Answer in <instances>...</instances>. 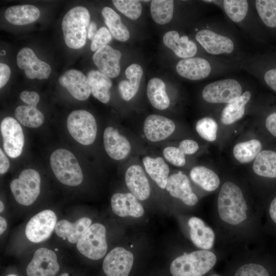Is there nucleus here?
Listing matches in <instances>:
<instances>
[{"mask_svg":"<svg viewBox=\"0 0 276 276\" xmlns=\"http://www.w3.org/2000/svg\"><path fill=\"white\" fill-rule=\"evenodd\" d=\"M235 27L229 20L211 18L205 27L195 29V38L211 57L240 67V63L248 55Z\"/></svg>","mask_w":276,"mask_h":276,"instance_id":"f257e3e1","label":"nucleus"},{"mask_svg":"<svg viewBox=\"0 0 276 276\" xmlns=\"http://www.w3.org/2000/svg\"><path fill=\"white\" fill-rule=\"evenodd\" d=\"M239 67L212 57H193L180 59L176 64V70L180 76L197 81L225 74Z\"/></svg>","mask_w":276,"mask_h":276,"instance_id":"f03ea898","label":"nucleus"},{"mask_svg":"<svg viewBox=\"0 0 276 276\" xmlns=\"http://www.w3.org/2000/svg\"><path fill=\"white\" fill-rule=\"evenodd\" d=\"M218 213L224 222L236 225L247 217V205L241 189L233 182H224L217 200Z\"/></svg>","mask_w":276,"mask_h":276,"instance_id":"7ed1b4c3","label":"nucleus"},{"mask_svg":"<svg viewBox=\"0 0 276 276\" xmlns=\"http://www.w3.org/2000/svg\"><path fill=\"white\" fill-rule=\"evenodd\" d=\"M216 262V256L212 251L198 250L175 258L170 270L173 276H203L213 268Z\"/></svg>","mask_w":276,"mask_h":276,"instance_id":"20e7f679","label":"nucleus"},{"mask_svg":"<svg viewBox=\"0 0 276 276\" xmlns=\"http://www.w3.org/2000/svg\"><path fill=\"white\" fill-rule=\"evenodd\" d=\"M90 18L88 10L82 6L75 7L65 14L62 21V29L67 47L78 49L85 45Z\"/></svg>","mask_w":276,"mask_h":276,"instance_id":"39448f33","label":"nucleus"},{"mask_svg":"<svg viewBox=\"0 0 276 276\" xmlns=\"http://www.w3.org/2000/svg\"><path fill=\"white\" fill-rule=\"evenodd\" d=\"M220 7L224 11L228 20L241 30L252 40L255 37V10L251 1L223 0L203 1Z\"/></svg>","mask_w":276,"mask_h":276,"instance_id":"423d86ee","label":"nucleus"},{"mask_svg":"<svg viewBox=\"0 0 276 276\" xmlns=\"http://www.w3.org/2000/svg\"><path fill=\"white\" fill-rule=\"evenodd\" d=\"M52 170L57 179L69 186L81 183L83 176L79 163L74 155L64 149L55 150L50 156Z\"/></svg>","mask_w":276,"mask_h":276,"instance_id":"0eeeda50","label":"nucleus"},{"mask_svg":"<svg viewBox=\"0 0 276 276\" xmlns=\"http://www.w3.org/2000/svg\"><path fill=\"white\" fill-rule=\"evenodd\" d=\"M67 128L71 135L80 144L87 146L95 141L97 125L94 116L85 110L72 111L67 119Z\"/></svg>","mask_w":276,"mask_h":276,"instance_id":"6e6552de","label":"nucleus"},{"mask_svg":"<svg viewBox=\"0 0 276 276\" xmlns=\"http://www.w3.org/2000/svg\"><path fill=\"white\" fill-rule=\"evenodd\" d=\"M241 82L235 78H228L213 81L206 84L202 91V97L211 104H228L243 93Z\"/></svg>","mask_w":276,"mask_h":276,"instance_id":"1a4fd4ad","label":"nucleus"},{"mask_svg":"<svg viewBox=\"0 0 276 276\" xmlns=\"http://www.w3.org/2000/svg\"><path fill=\"white\" fill-rule=\"evenodd\" d=\"M40 176L32 169L24 170L18 178L11 181V191L16 201L28 206L33 204L40 194Z\"/></svg>","mask_w":276,"mask_h":276,"instance_id":"9d476101","label":"nucleus"},{"mask_svg":"<svg viewBox=\"0 0 276 276\" xmlns=\"http://www.w3.org/2000/svg\"><path fill=\"white\" fill-rule=\"evenodd\" d=\"M106 233V228L102 224H91L78 240V250L90 259L97 260L102 258L107 250Z\"/></svg>","mask_w":276,"mask_h":276,"instance_id":"9b49d317","label":"nucleus"},{"mask_svg":"<svg viewBox=\"0 0 276 276\" xmlns=\"http://www.w3.org/2000/svg\"><path fill=\"white\" fill-rule=\"evenodd\" d=\"M56 224L55 213L50 210H43L29 221L26 226V236L32 242L44 241L50 237Z\"/></svg>","mask_w":276,"mask_h":276,"instance_id":"f8f14e48","label":"nucleus"},{"mask_svg":"<svg viewBox=\"0 0 276 276\" xmlns=\"http://www.w3.org/2000/svg\"><path fill=\"white\" fill-rule=\"evenodd\" d=\"M21 100L28 104V106L20 105L15 110V117L21 125L30 128H37L44 121L43 113L36 108L39 101V94L35 91L25 90L19 95Z\"/></svg>","mask_w":276,"mask_h":276,"instance_id":"ddd939ff","label":"nucleus"},{"mask_svg":"<svg viewBox=\"0 0 276 276\" xmlns=\"http://www.w3.org/2000/svg\"><path fill=\"white\" fill-rule=\"evenodd\" d=\"M3 148L11 158L18 157L22 151L25 138L21 125L13 118H5L1 123Z\"/></svg>","mask_w":276,"mask_h":276,"instance_id":"4468645a","label":"nucleus"},{"mask_svg":"<svg viewBox=\"0 0 276 276\" xmlns=\"http://www.w3.org/2000/svg\"><path fill=\"white\" fill-rule=\"evenodd\" d=\"M59 268L55 252L47 248H40L34 253L26 272L28 276H53Z\"/></svg>","mask_w":276,"mask_h":276,"instance_id":"2eb2a0df","label":"nucleus"},{"mask_svg":"<svg viewBox=\"0 0 276 276\" xmlns=\"http://www.w3.org/2000/svg\"><path fill=\"white\" fill-rule=\"evenodd\" d=\"M133 263L132 254L123 247H117L105 257L103 269L107 276H128Z\"/></svg>","mask_w":276,"mask_h":276,"instance_id":"dca6fc26","label":"nucleus"},{"mask_svg":"<svg viewBox=\"0 0 276 276\" xmlns=\"http://www.w3.org/2000/svg\"><path fill=\"white\" fill-rule=\"evenodd\" d=\"M16 62L18 67L24 70L26 77L29 79H47L51 72L50 65L39 59L29 48H24L18 52Z\"/></svg>","mask_w":276,"mask_h":276,"instance_id":"f3484780","label":"nucleus"},{"mask_svg":"<svg viewBox=\"0 0 276 276\" xmlns=\"http://www.w3.org/2000/svg\"><path fill=\"white\" fill-rule=\"evenodd\" d=\"M58 81L78 100L84 101L91 94L87 77L80 71L75 69L68 70L59 78Z\"/></svg>","mask_w":276,"mask_h":276,"instance_id":"a211bd4d","label":"nucleus"},{"mask_svg":"<svg viewBox=\"0 0 276 276\" xmlns=\"http://www.w3.org/2000/svg\"><path fill=\"white\" fill-rule=\"evenodd\" d=\"M121 56L120 51L106 45L95 52L93 60L99 71L109 78H114L120 73Z\"/></svg>","mask_w":276,"mask_h":276,"instance_id":"6ab92c4d","label":"nucleus"},{"mask_svg":"<svg viewBox=\"0 0 276 276\" xmlns=\"http://www.w3.org/2000/svg\"><path fill=\"white\" fill-rule=\"evenodd\" d=\"M175 129V124L172 120L157 114L149 115L144 123L145 135L151 142H159L167 139Z\"/></svg>","mask_w":276,"mask_h":276,"instance_id":"aec40b11","label":"nucleus"},{"mask_svg":"<svg viewBox=\"0 0 276 276\" xmlns=\"http://www.w3.org/2000/svg\"><path fill=\"white\" fill-rule=\"evenodd\" d=\"M166 189L171 196L180 199L187 205L193 206L198 202V198L192 191L188 177L181 172L169 177Z\"/></svg>","mask_w":276,"mask_h":276,"instance_id":"412c9836","label":"nucleus"},{"mask_svg":"<svg viewBox=\"0 0 276 276\" xmlns=\"http://www.w3.org/2000/svg\"><path fill=\"white\" fill-rule=\"evenodd\" d=\"M103 144L107 154L115 160L125 158L131 151V145L127 139L111 126L104 131Z\"/></svg>","mask_w":276,"mask_h":276,"instance_id":"4be33fe9","label":"nucleus"},{"mask_svg":"<svg viewBox=\"0 0 276 276\" xmlns=\"http://www.w3.org/2000/svg\"><path fill=\"white\" fill-rule=\"evenodd\" d=\"M112 211L116 215L124 217L142 216L144 210L138 199L131 193H117L111 198Z\"/></svg>","mask_w":276,"mask_h":276,"instance_id":"5701e85b","label":"nucleus"},{"mask_svg":"<svg viewBox=\"0 0 276 276\" xmlns=\"http://www.w3.org/2000/svg\"><path fill=\"white\" fill-rule=\"evenodd\" d=\"M126 186L131 193L139 200L147 199L150 195V186L143 168L133 165L127 169L125 174Z\"/></svg>","mask_w":276,"mask_h":276,"instance_id":"b1692460","label":"nucleus"},{"mask_svg":"<svg viewBox=\"0 0 276 276\" xmlns=\"http://www.w3.org/2000/svg\"><path fill=\"white\" fill-rule=\"evenodd\" d=\"M164 44L171 50L175 55L181 59L194 57L198 51L196 43L187 35L180 36L175 30L167 32L163 36Z\"/></svg>","mask_w":276,"mask_h":276,"instance_id":"393cba45","label":"nucleus"},{"mask_svg":"<svg viewBox=\"0 0 276 276\" xmlns=\"http://www.w3.org/2000/svg\"><path fill=\"white\" fill-rule=\"evenodd\" d=\"M188 225L191 239L196 247L207 250L213 247L215 233L202 219L196 217H191L188 221Z\"/></svg>","mask_w":276,"mask_h":276,"instance_id":"a878e982","label":"nucleus"},{"mask_svg":"<svg viewBox=\"0 0 276 276\" xmlns=\"http://www.w3.org/2000/svg\"><path fill=\"white\" fill-rule=\"evenodd\" d=\"M91 224V220L87 217H81L73 223L61 220L56 225L55 233L59 237L67 239L70 243H76Z\"/></svg>","mask_w":276,"mask_h":276,"instance_id":"bb28decb","label":"nucleus"},{"mask_svg":"<svg viewBox=\"0 0 276 276\" xmlns=\"http://www.w3.org/2000/svg\"><path fill=\"white\" fill-rule=\"evenodd\" d=\"M125 74L128 80L120 81L118 88L121 97L125 101H129L139 90L143 71L139 64L133 63L128 66Z\"/></svg>","mask_w":276,"mask_h":276,"instance_id":"cd10ccee","label":"nucleus"},{"mask_svg":"<svg viewBox=\"0 0 276 276\" xmlns=\"http://www.w3.org/2000/svg\"><path fill=\"white\" fill-rule=\"evenodd\" d=\"M40 15L39 9L31 5L11 6L5 12L6 20L10 24L17 26L32 23L39 18Z\"/></svg>","mask_w":276,"mask_h":276,"instance_id":"c85d7f7f","label":"nucleus"},{"mask_svg":"<svg viewBox=\"0 0 276 276\" xmlns=\"http://www.w3.org/2000/svg\"><path fill=\"white\" fill-rule=\"evenodd\" d=\"M251 97V92L246 90L237 99L226 104L220 114L221 122L225 125H230L241 119Z\"/></svg>","mask_w":276,"mask_h":276,"instance_id":"c756f323","label":"nucleus"},{"mask_svg":"<svg viewBox=\"0 0 276 276\" xmlns=\"http://www.w3.org/2000/svg\"><path fill=\"white\" fill-rule=\"evenodd\" d=\"M87 77L93 96L103 103H108L110 99L109 89L112 86L109 78L97 70L88 72Z\"/></svg>","mask_w":276,"mask_h":276,"instance_id":"7c9ffc66","label":"nucleus"},{"mask_svg":"<svg viewBox=\"0 0 276 276\" xmlns=\"http://www.w3.org/2000/svg\"><path fill=\"white\" fill-rule=\"evenodd\" d=\"M143 163L146 171L161 189L166 188L169 178V167L161 157L145 156Z\"/></svg>","mask_w":276,"mask_h":276,"instance_id":"2f4dec72","label":"nucleus"},{"mask_svg":"<svg viewBox=\"0 0 276 276\" xmlns=\"http://www.w3.org/2000/svg\"><path fill=\"white\" fill-rule=\"evenodd\" d=\"M147 95L151 105L159 110H165L170 105V101L167 94L166 85L158 78L151 79L148 82Z\"/></svg>","mask_w":276,"mask_h":276,"instance_id":"473e14b6","label":"nucleus"},{"mask_svg":"<svg viewBox=\"0 0 276 276\" xmlns=\"http://www.w3.org/2000/svg\"><path fill=\"white\" fill-rule=\"evenodd\" d=\"M252 169L260 176L276 178V152L269 150L261 151L255 158Z\"/></svg>","mask_w":276,"mask_h":276,"instance_id":"72a5a7b5","label":"nucleus"},{"mask_svg":"<svg viewBox=\"0 0 276 276\" xmlns=\"http://www.w3.org/2000/svg\"><path fill=\"white\" fill-rule=\"evenodd\" d=\"M105 22L113 37L121 41H126L130 37V33L121 21L120 16L112 9L105 7L102 10Z\"/></svg>","mask_w":276,"mask_h":276,"instance_id":"f704fd0d","label":"nucleus"},{"mask_svg":"<svg viewBox=\"0 0 276 276\" xmlns=\"http://www.w3.org/2000/svg\"><path fill=\"white\" fill-rule=\"evenodd\" d=\"M190 175L195 183L206 191H215L220 185V179L216 173L204 166L193 167Z\"/></svg>","mask_w":276,"mask_h":276,"instance_id":"c9c22d12","label":"nucleus"},{"mask_svg":"<svg viewBox=\"0 0 276 276\" xmlns=\"http://www.w3.org/2000/svg\"><path fill=\"white\" fill-rule=\"evenodd\" d=\"M262 144L256 139L238 143L233 150L235 158L242 164L248 163L261 152Z\"/></svg>","mask_w":276,"mask_h":276,"instance_id":"e433bc0d","label":"nucleus"},{"mask_svg":"<svg viewBox=\"0 0 276 276\" xmlns=\"http://www.w3.org/2000/svg\"><path fill=\"white\" fill-rule=\"evenodd\" d=\"M173 0H153L150 12L153 20L159 25L169 22L173 18L174 8Z\"/></svg>","mask_w":276,"mask_h":276,"instance_id":"4c0bfd02","label":"nucleus"},{"mask_svg":"<svg viewBox=\"0 0 276 276\" xmlns=\"http://www.w3.org/2000/svg\"><path fill=\"white\" fill-rule=\"evenodd\" d=\"M262 22L269 28H276V0L251 1Z\"/></svg>","mask_w":276,"mask_h":276,"instance_id":"58836bf2","label":"nucleus"},{"mask_svg":"<svg viewBox=\"0 0 276 276\" xmlns=\"http://www.w3.org/2000/svg\"><path fill=\"white\" fill-rule=\"evenodd\" d=\"M195 128L198 134L205 140L213 142L216 139L218 125L212 118L200 119L197 122Z\"/></svg>","mask_w":276,"mask_h":276,"instance_id":"ea45409f","label":"nucleus"},{"mask_svg":"<svg viewBox=\"0 0 276 276\" xmlns=\"http://www.w3.org/2000/svg\"><path fill=\"white\" fill-rule=\"evenodd\" d=\"M116 8L130 19L135 20L141 15L142 6L137 0H113L112 1Z\"/></svg>","mask_w":276,"mask_h":276,"instance_id":"a19ab883","label":"nucleus"},{"mask_svg":"<svg viewBox=\"0 0 276 276\" xmlns=\"http://www.w3.org/2000/svg\"><path fill=\"white\" fill-rule=\"evenodd\" d=\"M234 276H272L269 269L258 263L245 264L236 270Z\"/></svg>","mask_w":276,"mask_h":276,"instance_id":"79ce46f5","label":"nucleus"},{"mask_svg":"<svg viewBox=\"0 0 276 276\" xmlns=\"http://www.w3.org/2000/svg\"><path fill=\"white\" fill-rule=\"evenodd\" d=\"M163 154L165 158L175 166L182 167L185 165V154L178 147H167L163 150Z\"/></svg>","mask_w":276,"mask_h":276,"instance_id":"37998d69","label":"nucleus"},{"mask_svg":"<svg viewBox=\"0 0 276 276\" xmlns=\"http://www.w3.org/2000/svg\"><path fill=\"white\" fill-rule=\"evenodd\" d=\"M111 39L112 35L106 27L100 28L92 40L90 50L93 52L97 51L100 48L107 45Z\"/></svg>","mask_w":276,"mask_h":276,"instance_id":"c03bdc74","label":"nucleus"},{"mask_svg":"<svg viewBox=\"0 0 276 276\" xmlns=\"http://www.w3.org/2000/svg\"><path fill=\"white\" fill-rule=\"evenodd\" d=\"M179 150L185 154H193L195 153L199 149L198 143L192 140H184L179 144Z\"/></svg>","mask_w":276,"mask_h":276,"instance_id":"a18cd8bd","label":"nucleus"},{"mask_svg":"<svg viewBox=\"0 0 276 276\" xmlns=\"http://www.w3.org/2000/svg\"><path fill=\"white\" fill-rule=\"evenodd\" d=\"M263 80L266 84L276 92V68H270L265 72Z\"/></svg>","mask_w":276,"mask_h":276,"instance_id":"49530a36","label":"nucleus"},{"mask_svg":"<svg viewBox=\"0 0 276 276\" xmlns=\"http://www.w3.org/2000/svg\"><path fill=\"white\" fill-rule=\"evenodd\" d=\"M11 75L9 66L5 63H0V88H2L8 81Z\"/></svg>","mask_w":276,"mask_h":276,"instance_id":"de8ad7c7","label":"nucleus"},{"mask_svg":"<svg viewBox=\"0 0 276 276\" xmlns=\"http://www.w3.org/2000/svg\"><path fill=\"white\" fill-rule=\"evenodd\" d=\"M265 126L268 131L276 137V112L270 114L266 118Z\"/></svg>","mask_w":276,"mask_h":276,"instance_id":"09e8293b","label":"nucleus"},{"mask_svg":"<svg viewBox=\"0 0 276 276\" xmlns=\"http://www.w3.org/2000/svg\"><path fill=\"white\" fill-rule=\"evenodd\" d=\"M0 173L3 174L8 171L10 163L8 158L1 149H0Z\"/></svg>","mask_w":276,"mask_h":276,"instance_id":"8fccbe9b","label":"nucleus"},{"mask_svg":"<svg viewBox=\"0 0 276 276\" xmlns=\"http://www.w3.org/2000/svg\"><path fill=\"white\" fill-rule=\"evenodd\" d=\"M268 214L270 220L276 225V196L271 201L269 209Z\"/></svg>","mask_w":276,"mask_h":276,"instance_id":"3c124183","label":"nucleus"},{"mask_svg":"<svg viewBox=\"0 0 276 276\" xmlns=\"http://www.w3.org/2000/svg\"><path fill=\"white\" fill-rule=\"evenodd\" d=\"M97 28V25L94 21L89 22L87 28V38L89 39L93 40L94 38L98 31Z\"/></svg>","mask_w":276,"mask_h":276,"instance_id":"603ef678","label":"nucleus"},{"mask_svg":"<svg viewBox=\"0 0 276 276\" xmlns=\"http://www.w3.org/2000/svg\"><path fill=\"white\" fill-rule=\"evenodd\" d=\"M7 222L5 219L2 216L0 217V234L2 235L6 229Z\"/></svg>","mask_w":276,"mask_h":276,"instance_id":"864d4df0","label":"nucleus"},{"mask_svg":"<svg viewBox=\"0 0 276 276\" xmlns=\"http://www.w3.org/2000/svg\"><path fill=\"white\" fill-rule=\"evenodd\" d=\"M0 212L2 213L4 210V205L2 201H0Z\"/></svg>","mask_w":276,"mask_h":276,"instance_id":"5fc2aeb1","label":"nucleus"},{"mask_svg":"<svg viewBox=\"0 0 276 276\" xmlns=\"http://www.w3.org/2000/svg\"><path fill=\"white\" fill-rule=\"evenodd\" d=\"M60 276H69V275L67 273H63L62 274H61Z\"/></svg>","mask_w":276,"mask_h":276,"instance_id":"6e6d98bb","label":"nucleus"},{"mask_svg":"<svg viewBox=\"0 0 276 276\" xmlns=\"http://www.w3.org/2000/svg\"><path fill=\"white\" fill-rule=\"evenodd\" d=\"M2 54V55H5L6 54L5 51L4 50L2 51L1 54Z\"/></svg>","mask_w":276,"mask_h":276,"instance_id":"4d7b16f0","label":"nucleus"},{"mask_svg":"<svg viewBox=\"0 0 276 276\" xmlns=\"http://www.w3.org/2000/svg\"><path fill=\"white\" fill-rule=\"evenodd\" d=\"M7 276H17L16 275H15V274H9Z\"/></svg>","mask_w":276,"mask_h":276,"instance_id":"13d9d810","label":"nucleus"},{"mask_svg":"<svg viewBox=\"0 0 276 276\" xmlns=\"http://www.w3.org/2000/svg\"><path fill=\"white\" fill-rule=\"evenodd\" d=\"M55 250H56V251H57V248H56Z\"/></svg>","mask_w":276,"mask_h":276,"instance_id":"bf43d9fd","label":"nucleus"},{"mask_svg":"<svg viewBox=\"0 0 276 276\" xmlns=\"http://www.w3.org/2000/svg\"><path fill=\"white\" fill-rule=\"evenodd\" d=\"M212 276H217V275H212Z\"/></svg>","mask_w":276,"mask_h":276,"instance_id":"052dcab7","label":"nucleus"}]
</instances>
